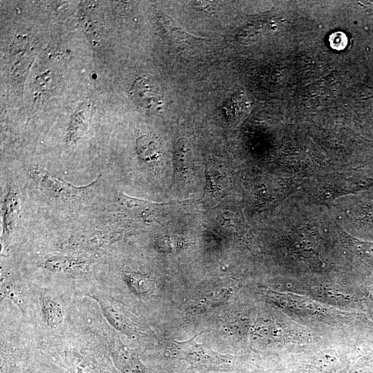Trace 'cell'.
I'll use <instances>...</instances> for the list:
<instances>
[{
	"label": "cell",
	"instance_id": "13",
	"mask_svg": "<svg viewBox=\"0 0 373 373\" xmlns=\"http://www.w3.org/2000/svg\"><path fill=\"white\" fill-rule=\"evenodd\" d=\"M41 311L44 321L50 327L60 325L64 320L61 306L53 299L44 297L41 301Z\"/></svg>",
	"mask_w": 373,
	"mask_h": 373
},
{
	"label": "cell",
	"instance_id": "3",
	"mask_svg": "<svg viewBox=\"0 0 373 373\" xmlns=\"http://www.w3.org/2000/svg\"><path fill=\"white\" fill-rule=\"evenodd\" d=\"M119 232L91 230L73 234L66 241L68 248L83 250H97L120 239Z\"/></svg>",
	"mask_w": 373,
	"mask_h": 373
},
{
	"label": "cell",
	"instance_id": "5",
	"mask_svg": "<svg viewBox=\"0 0 373 373\" xmlns=\"http://www.w3.org/2000/svg\"><path fill=\"white\" fill-rule=\"evenodd\" d=\"M338 237L347 249L366 267L373 271V242L356 238L336 223Z\"/></svg>",
	"mask_w": 373,
	"mask_h": 373
},
{
	"label": "cell",
	"instance_id": "1",
	"mask_svg": "<svg viewBox=\"0 0 373 373\" xmlns=\"http://www.w3.org/2000/svg\"><path fill=\"white\" fill-rule=\"evenodd\" d=\"M168 343L166 356L180 363L185 371L206 372L227 370L233 366L234 357L221 354L210 347L196 343L194 338Z\"/></svg>",
	"mask_w": 373,
	"mask_h": 373
},
{
	"label": "cell",
	"instance_id": "12",
	"mask_svg": "<svg viewBox=\"0 0 373 373\" xmlns=\"http://www.w3.org/2000/svg\"><path fill=\"white\" fill-rule=\"evenodd\" d=\"M87 261L79 258L67 256H55L48 258L44 267L48 270L55 272H68L86 265Z\"/></svg>",
	"mask_w": 373,
	"mask_h": 373
},
{
	"label": "cell",
	"instance_id": "18",
	"mask_svg": "<svg viewBox=\"0 0 373 373\" xmlns=\"http://www.w3.org/2000/svg\"><path fill=\"white\" fill-rule=\"evenodd\" d=\"M43 369H41V367H39L35 370H33L32 371H31L30 373H50V372H45V371H42Z\"/></svg>",
	"mask_w": 373,
	"mask_h": 373
},
{
	"label": "cell",
	"instance_id": "14",
	"mask_svg": "<svg viewBox=\"0 0 373 373\" xmlns=\"http://www.w3.org/2000/svg\"><path fill=\"white\" fill-rule=\"evenodd\" d=\"M162 21L163 29L166 31L169 40L171 41L180 44L181 42H189L192 39L197 40L198 39L183 30L170 17L164 15Z\"/></svg>",
	"mask_w": 373,
	"mask_h": 373
},
{
	"label": "cell",
	"instance_id": "9",
	"mask_svg": "<svg viewBox=\"0 0 373 373\" xmlns=\"http://www.w3.org/2000/svg\"><path fill=\"white\" fill-rule=\"evenodd\" d=\"M193 160V150L189 140L184 137L179 138L173 151L174 175L186 172L191 167Z\"/></svg>",
	"mask_w": 373,
	"mask_h": 373
},
{
	"label": "cell",
	"instance_id": "16",
	"mask_svg": "<svg viewBox=\"0 0 373 373\" xmlns=\"http://www.w3.org/2000/svg\"><path fill=\"white\" fill-rule=\"evenodd\" d=\"M155 246L163 251H175L181 247V239L176 236H164L155 241Z\"/></svg>",
	"mask_w": 373,
	"mask_h": 373
},
{
	"label": "cell",
	"instance_id": "8",
	"mask_svg": "<svg viewBox=\"0 0 373 373\" xmlns=\"http://www.w3.org/2000/svg\"><path fill=\"white\" fill-rule=\"evenodd\" d=\"M95 298L102 306L105 317L116 329L122 332H132L133 327L131 323L118 305L113 303L108 299H104L97 296H92Z\"/></svg>",
	"mask_w": 373,
	"mask_h": 373
},
{
	"label": "cell",
	"instance_id": "2",
	"mask_svg": "<svg viewBox=\"0 0 373 373\" xmlns=\"http://www.w3.org/2000/svg\"><path fill=\"white\" fill-rule=\"evenodd\" d=\"M30 176L41 192L49 199L70 202L82 197L91 189L99 179L82 186H76L69 182L52 175L44 167L37 166L30 171Z\"/></svg>",
	"mask_w": 373,
	"mask_h": 373
},
{
	"label": "cell",
	"instance_id": "11",
	"mask_svg": "<svg viewBox=\"0 0 373 373\" xmlns=\"http://www.w3.org/2000/svg\"><path fill=\"white\" fill-rule=\"evenodd\" d=\"M122 278L130 289L137 294L147 296L155 289V284L146 275L132 271H123Z\"/></svg>",
	"mask_w": 373,
	"mask_h": 373
},
{
	"label": "cell",
	"instance_id": "10",
	"mask_svg": "<svg viewBox=\"0 0 373 373\" xmlns=\"http://www.w3.org/2000/svg\"><path fill=\"white\" fill-rule=\"evenodd\" d=\"M135 150L139 158L146 162L157 160L161 154L157 140L149 135H142L136 140Z\"/></svg>",
	"mask_w": 373,
	"mask_h": 373
},
{
	"label": "cell",
	"instance_id": "7",
	"mask_svg": "<svg viewBox=\"0 0 373 373\" xmlns=\"http://www.w3.org/2000/svg\"><path fill=\"white\" fill-rule=\"evenodd\" d=\"M117 201L124 211L135 216L144 218L151 216L160 206L166 204L131 197L123 193L118 195Z\"/></svg>",
	"mask_w": 373,
	"mask_h": 373
},
{
	"label": "cell",
	"instance_id": "4",
	"mask_svg": "<svg viewBox=\"0 0 373 373\" xmlns=\"http://www.w3.org/2000/svg\"><path fill=\"white\" fill-rule=\"evenodd\" d=\"M130 95L137 104L144 108H157L163 103L158 87L145 77L135 81L130 89Z\"/></svg>",
	"mask_w": 373,
	"mask_h": 373
},
{
	"label": "cell",
	"instance_id": "15",
	"mask_svg": "<svg viewBox=\"0 0 373 373\" xmlns=\"http://www.w3.org/2000/svg\"><path fill=\"white\" fill-rule=\"evenodd\" d=\"M1 296L2 298L7 297L12 300L21 309H23L19 289L11 282L1 280Z\"/></svg>",
	"mask_w": 373,
	"mask_h": 373
},
{
	"label": "cell",
	"instance_id": "6",
	"mask_svg": "<svg viewBox=\"0 0 373 373\" xmlns=\"http://www.w3.org/2000/svg\"><path fill=\"white\" fill-rule=\"evenodd\" d=\"M2 238L7 240L12 233L19 216V201L14 189L10 188L2 205Z\"/></svg>",
	"mask_w": 373,
	"mask_h": 373
},
{
	"label": "cell",
	"instance_id": "17",
	"mask_svg": "<svg viewBox=\"0 0 373 373\" xmlns=\"http://www.w3.org/2000/svg\"><path fill=\"white\" fill-rule=\"evenodd\" d=\"M331 47L333 49L341 50L345 48L347 44V38L345 33L341 31L332 33L329 38Z\"/></svg>",
	"mask_w": 373,
	"mask_h": 373
}]
</instances>
